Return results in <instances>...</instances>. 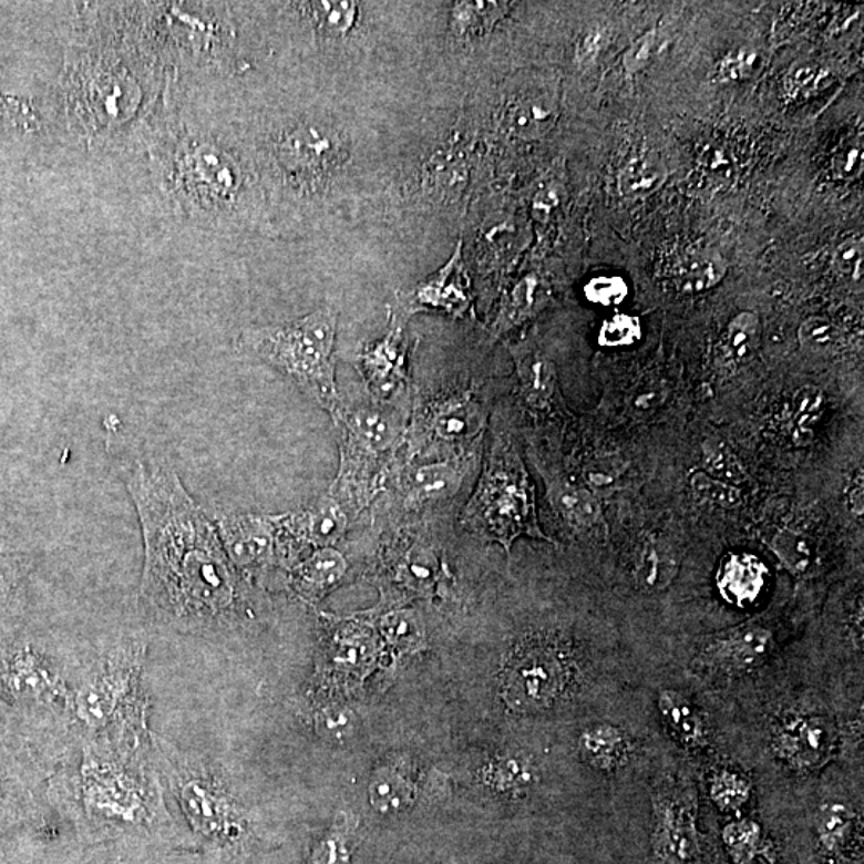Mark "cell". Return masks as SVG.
<instances>
[{
    "label": "cell",
    "mask_w": 864,
    "mask_h": 864,
    "mask_svg": "<svg viewBox=\"0 0 864 864\" xmlns=\"http://www.w3.org/2000/svg\"><path fill=\"white\" fill-rule=\"evenodd\" d=\"M363 374L373 391H394L405 378L407 338L398 317H392V326L387 337L377 344L367 348L362 358Z\"/></svg>",
    "instance_id": "5bb4252c"
},
{
    "label": "cell",
    "mask_w": 864,
    "mask_h": 864,
    "mask_svg": "<svg viewBox=\"0 0 864 864\" xmlns=\"http://www.w3.org/2000/svg\"><path fill=\"white\" fill-rule=\"evenodd\" d=\"M127 487L146 545L143 594L165 615L185 621L215 617L233 604L234 578L218 531L178 475L136 464Z\"/></svg>",
    "instance_id": "6da1fadb"
},
{
    "label": "cell",
    "mask_w": 864,
    "mask_h": 864,
    "mask_svg": "<svg viewBox=\"0 0 864 864\" xmlns=\"http://www.w3.org/2000/svg\"><path fill=\"white\" fill-rule=\"evenodd\" d=\"M506 2H455L452 7V28L456 39L481 38L495 28V24L507 13Z\"/></svg>",
    "instance_id": "4316f807"
},
{
    "label": "cell",
    "mask_w": 864,
    "mask_h": 864,
    "mask_svg": "<svg viewBox=\"0 0 864 864\" xmlns=\"http://www.w3.org/2000/svg\"><path fill=\"white\" fill-rule=\"evenodd\" d=\"M518 381L525 401L536 409H545L556 394V370L553 362L532 346H518L514 349Z\"/></svg>",
    "instance_id": "ac0fdd59"
},
{
    "label": "cell",
    "mask_w": 864,
    "mask_h": 864,
    "mask_svg": "<svg viewBox=\"0 0 864 864\" xmlns=\"http://www.w3.org/2000/svg\"><path fill=\"white\" fill-rule=\"evenodd\" d=\"M701 450H703L704 473L737 487L748 481L743 464L726 441L719 438L706 439Z\"/></svg>",
    "instance_id": "e575fe53"
},
{
    "label": "cell",
    "mask_w": 864,
    "mask_h": 864,
    "mask_svg": "<svg viewBox=\"0 0 864 864\" xmlns=\"http://www.w3.org/2000/svg\"><path fill=\"white\" fill-rule=\"evenodd\" d=\"M654 853L662 864H693L700 856L697 798L689 786L666 781L654 795Z\"/></svg>",
    "instance_id": "52a82bcc"
},
{
    "label": "cell",
    "mask_w": 864,
    "mask_h": 864,
    "mask_svg": "<svg viewBox=\"0 0 864 864\" xmlns=\"http://www.w3.org/2000/svg\"><path fill=\"white\" fill-rule=\"evenodd\" d=\"M413 784L394 770H387L374 778L372 788H370V799L378 812L398 813L412 804Z\"/></svg>",
    "instance_id": "836d02e7"
},
{
    "label": "cell",
    "mask_w": 864,
    "mask_h": 864,
    "mask_svg": "<svg viewBox=\"0 0 864 864\" xmlns=\"http://www.w3.org/2000/svg\"><path fill=\"white\" fill-rule=\"evenodd\" d=\"M182 794L187 815L202 833H216L222 827L226 812L223 802L216 795L197 783L187 784L183 788Z\"/></svg>",
    "instance_id": "d6a6232c"
},
{
    "label": "cell",
    "mask_w": 864,
    "mask_h": 864,
    "mask_svg": "<svg viewBox=\"0 0 864 864\" xmlns=\"http://www.w3.org/2000/svg\"><path fill=\"white\" fill-rule=\"evenodd\" d=\"M320 732L330 740H344L352 732V719L346 709H326L319 716Z\"/></svg>",
    "instance_id": "c3c4849f"
},
{
    "label": "cell",
    "mask_w": 864,
    "mask_h": 864,
    "mask_svg": "<svg viewBox=\"0 0 864 864\" xmlns=\"http://www.w3.org/2000/svg\"><path fill=\"white\" fill-rule=\"evenodd\" d=\"M461 248L463 244L460 243L449 263L415 288L410 298L413 308L435 309L453 316L467 311L471 305V286Z\"/></svg>",
    "instance_id": "7c38bea8"
},
{
    "label": "cell",
    "mask_w": 864,
    "mask_h": 864,
    "mask_svg": "<svg viewBox=\"0 0 864 864\" xmlns=\"http://www.w3.org/2000/svg\"><path fill=\"white\" fill-rule=\"evenodd\" d=\"M305 7L317 31L327 38H344L358 21L359 6L354 2L330 0V2L305 3Z\"/></svg>",
    "instance_id": "4dcf8cb0"
},
{
    "label": "cell",
    "mask_w": 864,
    "mask_h": 864,
    "mask_svg": "<svg viewBox=\"0 0 864 864\" xmlns=\"http://www.w3.org/2000/svg\"><path fill=\"white\" fill-rule=\"evenodd\" d=\"M559 189L556 185H546L539 189L536 194L535 200H533V212H535L536 218L546 219L551 212L554 210L557 204H559Z\"/></svg>",
    "instance_id": "11a10c76"
},
{
    "label": "cell",
    "mask_w": 864,
    "mask_h": 864,
    "mask_svg": "<svg viewBox=\"0 0 864 864\" xmlns=\"http://www.w3.org/2000/svg\"><path fill=\"white\" fill-rule=\"evenodd\" d=\"M637 583L648 590L668 588L679 574V556L675 547L660 536L644 539L634 567Z\"/></svg>",
    "instance_id": "ffe728a7"
},
{
    "label": "cell",
    "mask_w": 864,
    "mask_h": 864,
    "mask_svg": "<svg viewBox=\"0 0 864 864\" xmlns=\"http://www.w3.org/2000/svg\"><path fill=\"white\" fill-rule=\"evenodd\" d=\"M280 517L233 514L218 518V535L226 556L239 567H255L272 559Z\"/></svg>",
    "instance_id": "30bf717a"
},
{
    "label": "cell",
    "mask_w": 864,
    "mask_h": 864,
    "mask_svg": "<svg viewBox=\"0 0 864 864\" xmlns=\"http://www.w3.org/2000/svg\"><path fill=\"white\" fill-rule=\"evenodd\" d=\"M864 484L863 474H856L848 487V506L855 516H863L864 511Z\"/></svg>",
    "instance_id": "9f6ffc18"
},
{
    "label": "cell",
    "mask_w": 864,
    "mask_h": 864,
    "mask_svg": "<svg viewBox=\"0 0 864 864\" xmlns=\"http://www.w3.org/2000/svg\"><path fill=\"white\" fill-rule=\"evenodd\" d=\"M343 556L331 547H320L297 570V579L305 593L316 594L333 586L344 575Z\"/></svg>",
    "instance_id": "f1b7e54d"
},
{
    "label": "cell",
    "mask_w": 864,
    "mask_h": 864,
    "mask_svg": "<svg viewBox=\"0 0 864 864\" xmlns=\"http://www.w3.org/2000/svg\"><path fill=\"white\" fill-rule=\"evenodd\" d=\"M862 146L853 144V146H850L848 150H845L844 153L839 156L837 164L842 165V171L850 173L855 171V168L858 167V164L862 165Z\"/></svg>",
    "instance_id": "6f0895ef"
},
{
    "label": "cell",
    "mask_w": 864,
    "mask_h": 864,
    "mask_svg": "<svg viewBox=\"0 0 864 864\" xmlns=\"http://www.w3.org/2000/svg\"><path fill=\"white\" fill-rule=\"evenodd\" d=\"M727 274L726 259L718 254L703 251L690 255L676 266L672 284L680 294H700L722 282Z\"/></svg>",
    "instance_id": "484cf974"
},
{
    "label": "cell",
    "mask_w": 864,
    "mask_h": 864,
    "mask_svg": "<svg viewBox=\"0 0 864 864\" xmlns=\"http://www.w3.org/2000/svg\"><path fill=\"white\" fill-rule=\"evenodd\" d=\"M463 473L453 463H431L418 466L407 479V495L415 503L434 502L453 495Z\"/></svg>",
    "instance_id": "d4e9b609"
},
{
    "label": "cell",
    "mask_w": 864,
    "mask_h": 864,
    "mask_svg": "<svg viewBox=\"0 0 864 864\" xmlns=\"http://www.w3.org/2000/svg\"><path fill=\"white\" fill-rule=\"evenodd\" d=\"M559 100L549 84H528L518 89L503 107V127L518 140L542 138L556 125Z\"/></svg>",
    "instance_id": "8fae6325"
},
{
    "label": "cell",
    "mask_w": 864,
    "mask_h": 864,
    "mask_svg": "<svg viewBox=\"0 0 864 864\" xmlns=\"http://www.w3.org/2000/svg\"><path fill=\"white\" fill-rule=\"evenodd\" d=\"M665 164L654 154H640L629 158L619 172V193L628 199H644L660 189L666 182Z\"/></svg>",
    "instance_id": "83f0119b"
},
{
    "label": "cell",
    "mask_w": 864,
    "mask_h": 864,
    "mask_svg": "<svg viewBox=\"0 0 864 864\" xmlns=\"http://www.w3.org/2000/svg\"><path fill=\"white\" fill-rule=\"evenodd\" d=\"M346 430L344 467L370 471L401 441L405 415L391 403L374 401L356 407L343 415Z\"/></svg>",
    "instance_id": "ba28073f"
},
{
    "label": "cell",
    "mask_w": 864,
    "mask_h": 864,
    "mask_svg": "<svg viewBox=\"0 0 864 864\" xmlns=\"http://www.w3.org/2000/svg\"><path fill=\"white\" fill-rule=\"evenodd\" d=\"M855 826L856 813L847 805L841 802L821 805L815 816V834L821 853L827 858L844 855Z\"/></svg>",
    "instance_id": "cb8c5ba5"
},
{
    "label": "cell",
    "mask_w": 864,
    "mask_h": 864,
    "mask_svg": "<svg viewBox=\"0 0 864 864\" xmlns=\"http://www.w3.org/2000/svg\"><path fill=\"white\" fill-rule=\"evenodd\" d=\"M282 527L298 538L329 547L343 535L346 517L337 500L326 496L301 513L284 516Z\"/></svg>",
    "instance_id": "2e32d148"
},
{
    "label": "cell",
    "mask_w": 864,
    "mask_h": 864,
    "mask_svg": "<svg viewBox=\"0 0 864 864\" xmlns=\"http://www.w3.org/2000/svg\"><path fill=\"white\" fill-rule=\"evenodd\" d=\"M770 547L791 574H806L815 564V545L805 533L783 528L773 536Z\"/></svg>",
    "instance_id": "1f68e13d"
},
{
    "label": "cell",
    "mask_w": 864,
    "mask_h": 864,
    "mask_svg": "<svg viewBox=\"0 0 864 864\" xmlns=\"http://www.w3.org/2000/svg\"><path fill=\"white\" fill-rule=\"evenodd\" d=\"M658 709L666 726L683 744L690 748H704L708 744L709 732L703 716L683 695L662 690L658 697Z\"/></svg>",
    "instance_id": "44dd1931"
},
{
    "label": "cell",
    "mask_w": 864,
    "mask_h": 864,
    "mask_svg": "<svg viewBox=\"0 0 864 864\" xmlns=\"http://www.w3.org/2000/svg\"><path fill=\"white\" fill-rule=\"evenodd\" d=\"M547 498L567 524L578 531H593L604 521L603 507L589 490L570 484L564 479L546 482Z\"/></svg>",
    "instance_id": "e0dca14e"
},
{
    "label": "cell",
    "mask_w": 864,
    "mask_h": 864,
    "mask_svg": "<svg viewBox=\"0 0 864 864\" xmlns=\"http://www.w3.org/2000/svg\"><path fill=\"white\" fill-rule=\"evenodd\" d=\"M539 287L538 280L525 279L516 287L513 295V309L518 316L528 315L533 308H536V302L539 301Z\"/></svg>",
    "instance_id": "f5cc1de1"
},
{
    "label": "cell",
    "mask_w": 864,
    "mask_h": 864,
    "mask_svg": "<svg viewBox=\"0 0 864 864\" xmlns=\"http://www.w3.org/2000/svg\"><path fill=\"white\" fill-rule=\"evenodd\" d=\"M723 842L729 848L734 862L748 864L749 860L758 852L761 842V830L758 824L749 820L733 821L723 830Z\"/></svg>",
    "instance_id": "ab89813d"
},
{
    "label": "cell",
    "mask_w": 864,
    "mask_h": 864,
    "mask_svg": "<svg viewBox=\"0 0 864 864\" xmlns=\"http://www.w3.org/2000/svg\"><path fill=\"white\" fill-rule=\"evenodd\" d=\"M690 488L695 498L709 506L722 507V510H733L743 503V492L737 485L727 484L712 477L704 471H695L690 475Z\"/></svg>",
    "instance_id": "74e56055"
},
{
    "label": "cell",
    "mask_w": 864,
    "mask_h": 864,
    "mask_svg": "<svg viewBox=\"0 0 864 864\" xmlns=\"http://www.w3.org/2000/svg\"><path fill=\"white\" fill-rule=\"evenodd\" d=\"M751 781L741 773L720 769L709 780V795L722 812H738L751 798Z\"/></svg>",
    "instance_id": "8d00e7d4"
},
{
    "label": "cell",
    "mask_w": 864,
    "mask_h": 864,
    "mask_svg": "<svg viewBox=\"0 0 864 864\" xmlns=\"http://www.w3.org/2000/svg\"><path fill=\"white\" fill-rule=\"evenodd\" d=\"M758 55L751 50L738 49L722 58L718 66L719 81L738 82L749 78L754 71Z\"/></svg>",
    "instance_id": "bcb514c9"
},
{
    "label": "cell",
    "mask_w": 864,
    "mask_h": 864,
    "mask_svg": "<svg viewBox=\"0 0 864 864\" xmlns=\"http://www.w3.org/2000/svg\"><path fill=\"white\" fill-rule=\"evenodd\" d=\"M798 337L801 344L813 352L833 351L839 341H841V333H839L837 327L830 319L821 316H812L805 319L799 327Z\"/></svg>",
    "instance_id": "b9f144b4"
},
{
    "label": "cell",
    "mask_w": 864,
    "mask_h": 864,
    "mask_svg": "<svg viewBox=\"0 0 864 864\" xmlns=\"http://www.w3.org/2000/svg\"><path fill=\"white\" fill-rule=\"evenodd\" d=\"M579 748L590 765L604 772H614L628 762L631 743L618 727L600 723L590 727L579 738Z\"/></svg>",
    "instance_id": "7402d4cb"
},
{
    "label": "cell",
    "mask_w": 864,
    "mask_h": 864,
    "mask_svg": "<svg viewBox=\"0 0 864 864\" xmlns=\"http://www.w3.org/2000/svg\"><path fill=\"white\" fill-rule=\"evenodd\" d=\"M773 634L762 623H744L706 640L700 661L706 668L723 672H743L769 655Z\"/></svg>",
    "instance_id": "9c48e42d"
},
{
    "label": "cell",
    "mask_w": 864,
    "mask_h": 864,
    "mask_svg": "<svg viewBox=\"0 0 864 864\" xmlns=\"http://www.w3.org/2000/svg\"><path fill=\"white\" fill-rule=\"evenodd\" d=\"M127 689L124 672L101 676L85 686L78 697V712L86 726L100 727L113 714L115 706Z\"/></svg>",
    "instance_id": "603a6c76"
},
{
    "label": "cell",
    "mask_w": 864,
    "mask_h": 864,
    "mask_svg": "<svg viewBox=\"0 0 864 864\" xmlns=\"http://www.w3.org/2000/svg\"><path fill=\"white\" fill-rule=\"evenodd\" d=\"M384 634L388 639L395 644H409L415 640L418 628L412 615L401 611V614L389 615L383 623Z\"/></svg>",
    "instance_id": "681fc988"
},
{
    "label": "cell",
    "mask_w": 864,
    "mask_h": 864,
    "mask_svg": "<svg viewBox=\"0 0 864 864\" xmlns=\"http://www.w3.org/2000/svg\"><path fill=\"white\" fill-rule=\"evenodd\" d=\"M824 394L815 387H802L795 391L792 398V415H794L795 430L804 439L813 434L816 424L823 416Z\"/></svg>",
    "instance_id": "f35d334b"
},
{
    "label": "cell",
    "mask_w": 864,
    "mask_h": 864,
    "mask_svg": "<svg viewBox=\"0 0 864 864\" xmlns=\"http://www.w3.org/2000/svg\"><path fill=\"white\" fill-rule=\"evenodd\" d=\"M481 407L467 398L449 399L439 403L431 413V430L435 438L444 442H466L477 434L482 426Z\"/></svg>",
    "instance_id": "d6986e66"
},
{
    "label": "cell",
    "mask_w": 864,
    "mask_h": 864,
    "mask_svg": "<svg viewBox=\"0 0 864 864\" xmlns=\"http://www.w3.org/2000/svg\"><path fill=\"white\" fill-rule=\"evenodd\" d=\"M863 239H848L837 245L833 255L835 271L845 279L858 280L863 276Z\"/></svg>",
    "instance_id": "f6af8a7d"
},
{
    "label": "cell",
    "mask_w": 864,
    "mask_h": 864,
    "mask_svg": "<svg viewBox=\"0 0 864 864\" xmlns=\"http://www.w3.org/2000/svg\"><path fill=\"white\" fill-rule=\"evenodd\" d=\"M775 747L794 765L810 767L816 765L830 752L833 738L823 719L795 716L778 727Z\"/></svg>",
    "instance_id": "4fadbf2b"
},
{
    "label": "cell",
    "mask_w": 864,
    "mask_h": 864,
    "mask_svg": "<svg viewBox=\"0 0 864 864\" xmlns=\"http://www.w3.org/2000/svg\"><path fill=\"white\" fill-rule=\"evenodd\" d=\"M466 524L490 542L500 543L507 554L522 535L551 542L538 525L527 471L507 439L493 445L481 485L467 504Z\"/></svg>",
    "instance_id": "277c9868"
},
{
    "label": "cell",
    "mask_w": 864,
    "mask_h": 864,
    "mask_svg": "<svg viewBox=\"0 0 864 864\" xmlns=\"http://www.w3.org/2000/svg\"><path fill=\"white\" fill-rule=\"evenodd\" d=\"M761 317L755 312H740L730 320L723 337V348L734 363H747L754 359L762 343Z\"/></svg>",
    "instance_id": "f546056e"
},
{
    "label": "cell",
    "mask_w": 864,
    "mask_h": 864,
    "mask_svg": "<svg viewBox=\"0 0 864 864\" xmlns=\"http://www.w3.org/2000/svg\"><path fill=\"white\" fill-rule=\"evenodd\" d=\"M720 596L727 603L747 607L761 596L767 582V567L752 554H729L720 564L718 576Z\"/></svg>",
    "instance_id": "9a60e30c"
},
{
    "label": "cell",
    "mask_w": 864,
    "mask_h": 864,
    "mask_svg": "<svg viewBox=\"0 0 864 864\" xmlns=\"http://www.w3.org/2000/svg\"><path fill=\"white\" fill-rule=\"evenodd\" d=\"M485 778L495 790L517 792L531 786L535 781V770L522 755H500L490 763Z\"/></svg>",
    "instance_id": "d590c367"
},
{
    "label": "cell",
    "mask_w": 864,
    "mask_h": 864,
    "mask_svg": "<svg viewBox=\"0 0 864 864\" xmlns=\"http://www.w3.org/2000/svg\"><path fill=\"white\" fill-rule=\"evenodd\" d=\"M824 71L819 70L815 66H802L791 72L790 79L786 81V89L791 96L801 95V93L812 92L813 89L819 86L821 79H823Z\"/></svg>",
    "instance_id": "816d5d0a"
},
{
    "label": "cell",
    "mask_w": 864,
    "mask_h": 864,
    "mask_svg": "<svg viewBox=\"0 0 864 864\" xmlns=\"http://www.w3.org/2000/svg\"><path fill=\"white\" fill-rule=\"evenodd\" d=\"M642 338L639 317L615 315L605 320L599 330V344L604 348H626Z\"/></svg>",
    "instance_id": "7bdbcfd3"
},
{
    "label": "cell",
    "mask_w": 864,
    "mask_h": 864,
    "mask_svg": "<svg viewBox=\"0 0 864 864\" xmlns=\"http://www.w3.org/2000/svg\"><path fill=\"white\" fill-rule=\"evenodd\" d=\"M154 164L165 193L197 219L233 210L247 182L233 151L202 132L173 133L157 151Z\"/></svg>",
    "instance_id": "7a4b0ae2"
},
{
    "label": "cell",
    "mask_w": 864,
    "mask_h": 864,
    "mask_svg": "<svg viewBox=\"0 0 864 864\" xmlns=\"http://www.w3.org/2000/svg\"><path fill=\"white\" fill-rule=\"evenodd\" d=\"M335 340L337 312L322 308L291 322L248 329L240 337V344L297 381L320 405L335 413Z\"/></svg>",
    "instance_id": "3957f363"
},
{
    "label": "cell",
    "mask_w": 864,
    "mask_h": 864,
    "mask_svg": "<svg viewBox=\"0 0 864 864\" xmlns=\"http://www.w3.org/2000/svg\"><path fill=\"white\" fill-rule=\"evenodd\" d=\"M629 287L626 280L619 276L593 277L585 286L586 300L593 305L614 308L621 305L628 298Z\"/></svg>",
    "instance_id": "ee69618b"
},
{
    "label": "cell",
    "mask_w": 864,
    "mask_h": 864,
    "mask_svg": "<svg viewBox=\"0 0 864 864\" xmlns=\"http://www.w3.org/2000/svg\"><path fill=\"white\" fill-rule=\"evenodd\" d=\"M570 677V661L559 646L545 640L525 644L504 669V701L514 711H539L564 693Z\"/></svg>",
    "instance_id": "5b68a950"
},
{
    "label": "cell",
    "mask_w": 864,
    "mask_h": 864,
    "mask_svg": "<svg viewBox=\"0 0 864 864\" xmlns=\"http://www.w3.org/2000/svg\"><path fill=\"white\" fill-rule=\"evenodd\" d=\"M272 154L287 179L316 186L341 167L346 146L335 130L316 122H298L279 133Z\"/></svg>",
    "instance_id": "8992f818"
},
{
    "label": "cell",
    "mask_w": 864,
    "mask_h": 864,
    "mask_svg": "<svg viewBox=\"0 0 864 864\" xmlns=\"http://www.w3.org/2000/svg\"><path fill=\"white\" fill-rule=\"evenodd\" d=\"M655 45H657V32L655 31H648L642 38L637 39L629 47L628 52L625 53V58H623L625 70L629 74H634V72H639L642 68H646L648 61L651 60V55H654Z\"/></svg>",
    "instance_id": "7dc6e473"
},
{
    "label": "cell",
    "mask_w": 864,
    "mask_h": 864,
    "mask_svg": "<svg viewBox=\"0 0 864 864\" xmlns=\"http://www.w3.org/2000/svg\"><path fill=\"white\" fill-rule=\"evenodd\" d=\"M348 858L344 841H341L340 835L333 834L320 842L309 864H346Z\"/></svg>",
    "instance_id": "f907efd6"
},
{
    "label": "cell",
    "mask_w": 864,
    "mask_h": 864,
    "mask_svg": "<svg viewBox=\"0 0 864 864\" xmlns=\"http://www.w3.org/2000/svg\"><path fill=\"white\" fill-rule=\"evenodd\" d=\"M603 47V34L600 31H588L582 35L576 43V60L582 64H589L596 60Z\"/></svg>",
    "instance_id": "db71d44e"
},
{
    "label": "cell",
    "mask_w": 864,
    "mask_h": 864,
    "mask_svg": "<svg viewBox=\"0 0 864 864\" xmlns=\"http://www.w3.org/2000/svg\"><path fill=\"white\" fill-rule=\"evenodd\" d=\"M0 127L21 130V132H34L41 127L32 101L0 93Z\"/></svg>",
    "instance_id": "60d3db41"
}]
</instances>
